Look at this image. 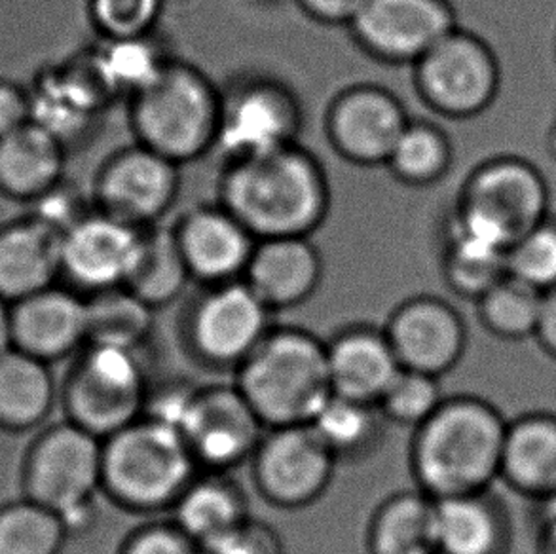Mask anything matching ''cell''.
<instances>
[{"mask_svg":"<svg viewBox=\"0 0 556 554\" xmlns=\"http://www.w3.org/2000/svg\"><path fill=\"white\" fill-rule=\"evenodd\" d=\"M500 480L535 503L556 494V414L538 411L507 424Z\"/></svg>","mask_w":556,"mask_h":554,"instance_id":"d4e9b609","label":"cell"},{"mask_svg":"<svg viewBox=\"0 0 556 554\" xmlns=\"http://www.w3.org/2000/svg\"><path fill=\"white\" fill-rule=\"evenodd\" d=\"M452 164V144L443 129L429 122L410 121L388 160L391 173L413 187L443 179Z\"/></svg>","mask_w":556,"mask_h":554,"instance_id":"d590c367","label":"cell"},{"mask_svg":"<svg viewBox=\"0 0 556 554\" xmlns=\"http://www.w3.org/2000/svg\"><path fill=\"white\" fill-rule=\"evenodd\" d=\"M443 401L441 382L437 376L401 368L376 406L380 408L386 421L416 429L435 413Z\"/></svg>","mask_w":556,"mask_h":554,"instance_id":"74e56055","label":"cell"},{"mask_svg":"<svg viewBox=\"0 0 556 554\" xmlns=\"http://www.w3.org/2000/svg\"><path fill=\"white\" fill-rule=\"evenodd\" d=\"M149 386L139 350L86 344L61 388L65 419L103 441L143 416Z\"/></svg>","mask_w":556,"mask_h":554,"instance_id":"ba28073f","label":"cell"},{"mask_svg":"<svg viewBox=\"0 0 556 554\" xmlns=\"http://www.w3.org/2000/svg\"><path fill=\"white\" fill-rule=\"evenodd\" d=\"M414 83L431 111L464 121L479 116L494 103L500 65L482 38L454 29L414 63Z\"/></svg>","mask_w":556,"mask_h":554,"instance_id":"9c48e42d","label":"cell"},{"mask_svg":"<svg viewBox=\"0 0 556 554\" xmlns=\"http://www.w3.org/2000/svg\"><path fill=\"white\" fill-rule=\"evenodd\" d=\"M301 128L299 99L286 84L266 76L243 78L223 91L213 150L232 164L299 142Z\"/></svg>","mask_w":556,"mask_h":554,"instance_id":"30bf717a","label":"cell"},{"mask_svg":"<svg viewBox=\"0 0 556 554\" xmlns=\"http://www.w3.org/2000/svg\"><path fill=\"white\" fill-rule=\"evenodd\" d=\"M65 144L30 121L0 139V194L38 202L63 182Z\"/></svg>","mask_w":556,"mask_h":554,"instance_id":"484cf974","label":"cell"},{"mask_svg":"<svg viewBox=\"0 0 556 554\" xmlns=\"http://www.w3.org/2000/svg\"><path fill=\"white\" fill-rule=\"evenodd\" d=\"M61 279V234L38 217L0 226V299L8 304Z\"/></svg>","mask_w":556,"mask_h":554,"instance_id":"603a6c76","label":"cell"},{"mask_svg":"<svg viewBox=\"0 0 556 554\" xmlns=\"http://www.w3.org/2000/svg\"><path fill=\"white\" fill-rule=\"evenodd\" d=\"M195 391V386L182 380H167L159 386H149L144 398L143 418L172 427L181 433L190 406L194 403Z\"/></svg>","mask_w":556,"mask_h":554,"instance_id":"60d3db41","label":"cell"},{"mask_svg":"<svg viewBox=\"0 0 556 554\" xmlns=\"http://www.w3.org/2000/svg\"><path fill=\"white\" fill-rule=\"evenodd\" d=\"M316 22L350 25L367 0H296Z\"/></svg>","mask_w":556,"mask_h":554,"instance_id":"f6af8a7d","label":"cell"},{"mask_svg":"<svg viewBox=\"0 0 556 554\" xmlns=\"http://www.w3.org/2000/svg\"><path fill=\"white\" fill-rule=\"evenodd\" d=\"M67 538L60 515L25 495L0 507V554H60Z\"/></svg>","mask_w":556,"mask_h":554,"instance_id":"8d00e7d4","label":"cell"},{"mask_svg":"<svg viewBox=\"0 0 556 554\" xmlns=\"http://www.w3.org/2000/svg\"><path fill=\"white\" fill-rule=\"evenodd\" d=\"M236 375L266 429L312 424L334 393L327 342L294 327H274Z\"/></svg>","mask_w":556,"mask_h":554,"instance_id":"3957f363","label":"cell"},{"mask_svg":"<svg viewBox=\"0 0 556 554\" xmlns=\"http://www.w3.org/2000/svg\"><path fill=\"white\" fill-rule=\"evenodd\" d=\"M549 217V187L542 172L517 156L492 158L464 185L448 230L509 249Z\"/></svg>","mask_w":556,"mask_h":554,"instance_id":"8992f818","label":"cell"},{"mask_svg":"<svg viewBox=\"0 0 556 554\" xmlns=\"http://www.w3.org/2000/svg\"><path fill=\"white\" fill-rule=\"evenodd\" d=\"M190 279L175 225L141 228V248L126 289L156 310L179 299Z\"/></svg>","mask_w":556,"mask_h":554,"instance_id":"f1b7e54d","label":"cell"},{"mask_svg":"<svg viewBox=\"0 0 556 554\" xmlns=\"http://www.w3.org/2000/svg\"><path fill=\"white\" fill-rule=\"evenodd\" d=\"M175 232L190 276L207 287L241 279L258 241L225 205L188 211Z\"/></svg>","mask_w":556,"mask_h":554,"instance_id":"ffe728a7","label":"cell"},{"mask_svg":"<svg viewBox=\"0 0 556 554\" xmlns=\"http://www.w3.org/2000/svg\"><path fill=\"white\" fill-rule=\"evenodd\" d=\"M202 554H286V549L270 525L249 518L232 532L203 545Z\"/></svg>","mask_w":556,"mask_h":554,"instance_id":"b9f144b4","label":"cell"},{"mask_svg":"<svg viewBox=\"0 0 556 554\" xmlns=\"http://www.w3.org/2000/svg\"><path fill=\"white\" fill-rule=\"evenodd\" d=\"M405 106L380 86H352L327 113V137L340 156L357 165H386L408 126Z\"/></svg>","mask_w":556,"mask_h":554,"instance_id":"e0dca14e","label":"cell"},{"mask_svg":"<svg viewBox=\"0 0 556 554\" xmlns=\"http://www.w3.org/2000/svg\"><path fill=\"white\" fill-rule=\"evenodd\" d=\"M507 274L538 291L556 289V218H545L507 251Z\"/></svg>","mask_w":556,"mask_h":554,"instance_id":"f35d334b","label":"cell"},{"mask_svg":"<svg viewBox=\"0 0 556 554\" xmlns=\"http://www.w3.org/2000/svg\"><path fill=\"white\" fill-rule=\"evenodd\" d=\"M88 344L139 350L154 327V307L126 287L86 297Z\"/></svg>","mask_w":556,"mask_h":554,"instance_id":"1f68e13d","label":"cell"},{"mask_svg":"<svg viewBox=\"0 0 556 554\" xmlns=\"http://www.w3.org/2000/svg\"><path fill=\"white\" fill-rule=\"evenodd\" d=\"M23 495L60 515L68 536L93 525L103 482V441L73 421L46 427L23 462Z\"/></svg>","mask_w":556,"mask_h":554,"instance_id":"52a82bcc","label":"cell"},{"mask_svg":"<svg viewBox=\"0 0 556 554\" xmlns=\"http://www.w3.org/2000/svg\"><path fill=\"white\" fill-rule=\"evenodd\" d=\"M162 8L164 0H90L91 22L103 38L152 35Z\"/></svg>","mask_w":556,"mask_h":554,"instance_id":"ab89813d","label":"cell"},{"mask_svg":"<svg viewBox=\"0 0 556 554\" xmlns=\"http://www.w3.org/2000/svg\"><path fill=\"white\" fill-rule=\"evenodd\" d=\"M509 419L477 395L444 398L414 429L410 469L433 500L492 490L500 479Z\"/></svg>","mask_w":556,"mask_h":554,"instance_id":"7a4b0ae2","label":"cell"},{"mask_svg":"<svg viewBox=\"0 0 556 554\" xmlns=\"http://www.w3.org/2000/svg\"><path fill=\"white\" fill-rule=\"evenodd\" d=\"M60 399L52 365L17 348L0 355V429L25 433L52 414Z\"/></svg>","mask_w":556,"mask_h":554,"instance_id":"4316f807","label":"cell"},{"mask_svg":"<svg viewBox=\"0 0 556 554\" xmlns=\"http://www.w3.org/2000/svg\"><path fill=\"white\" fill-rule=\"evenodd\" d=\"M164 50L147 37L103 38L91 53L90 67L111 98H136L166 67Z\"/></svg>","mask_w":556,"mask_h":554,"instance_id":"4dcf8cb0","label":"cell"},{"mask_svg":"<svg viewBox=\"0 0 556 554\" xmlns=\"http://www.w3.org/2000/svg\"><path fill=\"white\" fill-rule=\"evenodd\" d=\"M339 457L312 424L266 429L251 457L255 487L266 502L281 509H301L317 502L331 484Z\"/></svg>","mask_w":556,"mask_h":554,"instance_id":"8fae6325","label":"cell"},{"mask_svg":"<svg viewBox=\"0 0 556 554\" xmlns=\"http://www.w3.org/2000/svg\"><path fill=\"white\" fill-rule=\"evenodd\" d=\"M443 276L458 297L482 299L507 274V251L448 230L443 253Z\"/></svg>","mask_w":556,"mask_h":554,"instance_id":"d6a6232c","label":"cell"},{"mask_svg":"<svg viewBox=\"0 0 556 554\" xmlns=\"http://www.w3.org/2000/svg\"><path fill=\"white\" fill-rule=\"evenodd\" d=\"M175 525L200 547L249 520L248 495L226 473L198 475L174 507Z\"/></svg>","mask_w":556,"mask_h":554,"instance_id":"83f0119b","label":"cell"},{"mask_svg":"<svg viewBox=\"0 0 556 554\" xmlns=\"http://www.w3.org/2000/svg\"><path fill=\"white\" fill-rule=\"evenodd\" d=\"M535 549L538 554H556V517H538Z\"/></svg>","mask_w":556,"mask_h":554,"instance_id":"7dc6e473","label":"cell"},{"mask_svg":"<svg viewBox=\"0 0 556 554\" xmlns=\"http://www.w3.org/2000/svg\"><path fill=\"white\" fill-rule=\"evenodd\" d=\"M223 91L203 71L169 60L154 83L129 99L139 144L182 165L215 149Z\"/></svg>","mask_w":556,"mask_h":554,"instance_id":"277c9868","label":"cell"},{"mask_svg":"<svg viewBox=\"0 0 556 554\" xmlns=\"http://www.w3.org/2000/svg\"><path fill=\"white\" fill-rule=\"evenodd\" d=\"M324 261L309 238H271L256 241L243 281L266 306H299L317 291Z\"/></svg>","mask_w":556,"mask_h":554,"instance_id":"44dd1931","label":"cell"},{"mask_svg":"<svg viewBox=\"0 0 556 554\" xmlns=\"http://www.w3.org/2000/svg\"><path fill=\"white\" fill-rule=\"evenodd\" d=\"M370 554H435V500L421 490L391 495L369 528Z\"/></svg>","mask_w":556,"mask_h":554,"instance_id":"f546056e","label":"cell"},{"mask_svg":"<svg viewBox=\"0 0 556 554\" xmlns=\"http://www.w3.org/2000/svg\"><path fill=\"white\" fill-rule=\"evenodd\" d=\"M383 421L378 406L332 393L312 426L332 454L342 459L365 456L375 449L382 437Z\"/></svg>","mask_w":556,"mask_h":554,"instance_id":"836d02e7","label":"cell"},{"mask_svg":"<svg viewBox=\"0 0 556 554\" xmlns=\"http://www.w3.org/2000/svg\"><path fill=\"white\" fill-rule=\"evenodd\" d=\"M179 167L139 142L118 150L99 169L96 207L137 228L162 223L179 196Z\"/></svg>","mask_w":556,"mask_h":554,"instance_id":"4fadbf2b","label":"cell"},{"mask_svg":"<svg viewBox=\"0 0 556 554\" xmlns=\"http://www.w3.org/2000/svg\"><path fill=\"white\" fill-rule=\"evenodd\" d=\"M220 205L256 240L312 238L329 215L331 187L319 160L294 142L226 164Z\"/></svg>","mask_w":556,"mask_h":554,"instance_id":"6da1fadb","label":"cell"},{"mask_svg":"<svg viewBox=\"0 0 556 554\" xmlns=\"http://www.w3.org/2000/svg\"><path fill=\"white\" fill-rule=\"evenodd\" d=\"M332 391L342 398L378 405L401 370L386 330L352 325L327 342Z\"/></svg>","mask_w":556,"mask_h":554,"instance_id":"7402d4cb","label":"cell"},{"mask_svg":"<svg viewBox=\"0 0 556 554\" xmlns=\"http://www.w3.org/2000/svg\"><path fill=\"white\" fill-rule=\"evenodd\" d=\"M266 427L238 386L198 388L181 435L203 471L226 473L251 459Z\"/></svg>","mask_w":556,"mask_h":554,"instance_id":"5bb4252c","label":"cell"},{"mask_svg":"<svg viewBox=\"0 0 556 554\" xmlns=\"http://www.w3.org/2000/svg\"><path fill=\"white\" fill-rule=\"evenodd\" d=\"M198 475L185 437L152 419L141 416L103 439L101 490L124 509H172Z\"/></svg>","mask_w":556,"mask_h":554,"instance_id":"5b68a950","label":"cell"},{"mask_svg":"<svg viewBox=\"0 0 556 554\" xmlns=\"http://www.w3.org/2000/svg\"><path fill=\"white\" fill-rule=\"evenodd\" d=\"M121 554H202V547L172 520L137 528L122 543Z\"/></svg>","mask_w":556,"mask_h":554,"instance_id":"7bdbcfd3","label":"cell"},{"mask_svg":"<svg viewBox=\"0 0 556 554\" xmlns=\"http://www.w3.org/2000/svg\"><path fill=\"white\" fill-rule=\"evenodd\" d=\"M141 248V228L91 211L61 234V279L91 297L126 287Z\"/></svg>","mask_w":556,"mask_h":554,"instance_id":"9a60e30c","label":"cell"},{"mask_svg":"<svg viewBox=\"0 0 556 554\" xmlns=\"http://www.w3.org/2000/svg\"><path fill=\"white\" fill-rule=\"evenodd\" d=\"M14 348L12 342V304L0 299V355Z\"/></svg>","mask_w":556,"mask_h":554,"instance_id":"c3c4849f","label":"cell"},{"mask_svg":"<svg viewBox=\"0 0 556 554\" xmlns=\"http://www.w3.org/2000/svg\"><path fill=\"white\" fill-rule=\"evenodd\" d=\"M348 27L376 60L408 65L458 29L448 0H367Z\"/></svg>","mask_w":556,"mask_h":554,"instance_id":"2e32d148","label":"cell"},{"mask_svg":"<svg viewBox=\"0 0 556 554\" xmlns=\"http://www.w3.org/2000/svg\"><path fill=\"white\" fill-rule=\"evenodd\" d=\"M33 121V98L20 84L0 80V139Z\"/></svg>","mask_w":556,"mask_h":554,"instance_id":"ee69618b","label":"cell"},{"mask_svg":"<svg viewBox=\"0 0 556 554\" xmlns=\"http://www.w3.org/2000/svg\"><path fill=\"white\" fill-rule=\"evenodd\" d=\"M14 348L52 365L88 344V299L53 285L12 304Z\"/></svg>","mask_w":556,"mask_h":554,"instance_id":"d6986e66","label":"cell"},{"mask_svg":"<svg viewBox=\"0 0 556 554\" xmlns=\"http://www.w3.org/2000/svg\"><path fill=\"white\" fill-rule=\"evenodd\" d=\"M511 517L492 490L435 500V554H509Z\"/></svg>","mask_w":556,"mask_h":554,"instance_id":"cb8c5ba5","label":"cell"},{"mask_svg":"<svg viewBox=\"0 0 556 554\" xmlns=\"http://www.w3.org/2000/svg\"><path fill=\"white\" fill-rule=\"evenodd\" d=\"M534 338L543 352L556 360V289L543 292Z\"/></svg>","mask_w":556,"mask_h":554,"instance_id":"bcb514c9","label":"cell"},{"mask_svg":"<svg viewBox=\"0 0 556 554\" xmlns=\"http://www.w3.org/2000/svg\"><path fill=\"white\" fill-rule=\"evenodd\" d=\"M543 292L507 276L477 300V315L484 330L500 340L534 338Z\"/></svg>","mask_w":556,"mask_h":554,"instance_id":"e575fe53","label":"cell"},{"mask_svg":"<svg viewBox=\"0 0 556 554\" xmlns=\"http://www.w3.org/2000/svg\"><path fill=\"white\" fill-rule=\"evenodd\" d=\"M274 329L271 310L243 279L211 285L195 300L187 338L195 357L218 368H238Z\"/></svg>","mask_w":556,"mask_h":554,"instance_id":"7c38bea8","label":"cell"},{"mask_svg":"<svg viewBox=\"0 0 556 554\" xmlns=\"http://www.w3.org/2000/svg\"><path fill=\"white\" fill-rule=\"evenodd\" d=\"M386 335L401 367L441 376L458 365L467 348V325L446 300L421 294L391 314Z\"/></svg>","mask_w":556,"mask_h":554,"instance_id":"ac0fdd59","label":"cell"}]
</instances>
